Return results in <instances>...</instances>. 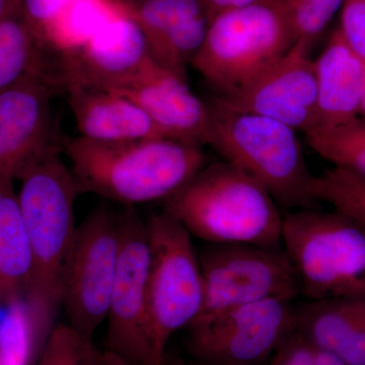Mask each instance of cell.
I'll return each mask as SVG.
<instances>
[{
  "label": "cell",
  "instance_id": "1",
  "mask_svg": "<svg viewBox=\"0 0 365 365\" xmlns=\"http://www.w3.org/2000/svg\"><path fill=\"white\" fill-rule=\"evenodd\" d=\"M62 143L34 160L16 179L33 268L25 294L39 345H44L61 309L62 279L76 235L74 202L78 192L62 158Z\"/></svg>",
  "mask_w": 365,
  "mask_h": 365
},
{
  "label": "cell",
  "instance_id": "2",
  "mask_svg": "<svg viewBox=\"0 0 365 365\" xmlns=\"http://www.w3.org/2000/svg\"><path fill=\"white\" fill-rule=\"evenodd\" d=\"M62 150L78 194L125 207L167 200L205 165L202 148L169 138L102 143L64 137Z\"/></svg>",
  "mask_w": 365,
  "mask_h": 365
},
{
  "label": "cell",
  "instance_id": "3",
  "mask_svg": "<svg viewBox=\"0 0 365 365\" xmlns=\"http://www.w3.org/2000/svg\"><path fill=\"white\" fill-rule=\"evenodd\" d=\"M267 189L227 162L204 165L165 200L189 234L211 245L281 248L283 216Z\"/></svg>",
  "mask_w": 365,
  "mask_h": 365
},
{
  "label": "cell",
  "instance_id": "4",
  "mask_svg": "<svg viewBox=\"0 0 365 365\" xmlns=\"http://www.w3.org/2000/svg\"><path fill=\"white\" fill-rule=\"evenodd\" d=\"M208 145L268 190L278 205L316 208L309 173L297 131L271 118L228 107L220 98L206 103Z\"/></svg>",
  "mask_w": 365,
  "mask_h": 365
},
{
  "label": "cell",
  "instance_id": "5",
  "mask_svg": "<svg viewBox=\"0 0 365 365\" xmlns=\"http://www.w3.org/2000/svg\"><path fill=\"white\" fill-rule=\"evenodd\" d=\"M282 246L309 300L365 297V227L339 211L283 216Z\"/></svg>",
  "mask_w": 365,
  "mask_h": 365
},
{
  "label": "cell",
  "instance_id": "6",
  "mask_svg": "<svg viewBox=\"0 0 365 365\" xmlns=\"http://www.w3.org/2000/svg\"><path fill=\"white\" fill-rule=\"evenodd\" d=\"M295 43L281 0H260L210 21L192 62L204 79L232 97L285 55Z\"/></svg>",
  "mask_w": 365,
  "mask_h": 365
},
{
  "label": "cell",
  "instance_id": "7",
  "mask_svg": "<svg viewBox=\"0 0 365 365\" xmlns=\"http://www.w3.org/2000/svg\"><path fill=\"white\" fill-rule=\"evenodd\" d=\"M150 246L148 318L153 365H163L168 343L200 314L203 277L191 235L167 211L145 220Z\"/></svg>",
  "mask_w": 365,
  "mask_h": 365
},
{
  "label": "cell",
  "instance_id": "8",
  "mask_svg": "<svg viewBox=\"0 0 365 365\" xmlns=\"http://www.w3.org/2000/svg\"><path fill=\"white\" fill-rule=\"evenodd\" d=\"M119 250L118 212L98 206L76 227L62 279L61 309L88 339L107 321Z\"/></svg>",
  "mask_w": 365,
  "mask_h": 365
},
{
  "label": "cell",
  "instance_id": "9",
  "mask_svg": "<svg viewBox=\"0 0 365 365\" xmlns=\"http://www.w3.org/2000/svg\"><path fill=\"white\" fill-rule=\"evenodd\" d=\"M199 261L204 295L198 317L268 299L294 302L302 295L299 276L284 249L211 245L199 254Z\"/></svg>",
  "mask_w": 365,
  "mask_h": 365
},
{
  "label": "cell",
  "instance_id": "10",
  "mask_svg": "<svg viewBox=\"0 0 365 365\" xmlns=\"http://www.w3.org/2000/svg\"><path fill=\"white\" fill-rule=\"evenodd\" d=\"M297 307L268 299L197 317L188 327L190 352L201 364L260 365L297 331Z\"/></svg>",
  "mask_w": 365,
  "mask_h": 365
},
{
  "label": "cell",
  "instance_id": "11",
  "mask_svg": "<svg viewBox=\"0 0 365 365\" xmlns=\"http://www.w3.org/2000/svg\"><path fill=\"white\" fill-rule=\"evenodd\" d=\"M119 259L113 285L106 344L107 351L129 365H153L148 318L150 246L145 220L135 207L118 212Z\"/></svg>",
  "mask_w": 365,
  "mask_h": 365
},
{
  "label": "cell",
  "instance_id": "12",
  "mask_svg": "<svg viewBox=\"0 0 365 365\" xmlns=\"http://www.w3.org/2000/svg\"><path fill=\"white\" fill-rule=\"evenodd\" d=\"M313 45L299 40L267 71L232 97H218L240 111L277 120L295 131L314 128L318 110Z\"/></svg>",
  "mask_w": 365,
  "mask_h": 365
},
{
  "label": "cell",
  "instance_id": "13",
  "mask_svg": "<svg viewBox=\"0 0 365 365\" xmlns=\"http://www.w3.org/2000/svg\"><path fill=\"white\" fill-rule=\"evenodd\" d=\"M62 58L66 90L86 86L112 93L133 86L158 64L131 14L109 21L81 49Z\"/></svg>",
  "mask_w": 365,
  "mask_h": 365
},
{
  "label": "cell",
  "instance_id": "14",
  "mask_svg": "<svg viewBox=\"0 0 365 365\" xmlns=\"http://www.w3.org/2000/svg\"><path fill=\"white\" fill-rule=\"evenodd\" d=\"M59 93L32 78L0 93V175L16 179L48 148L62 143L51 106Z\"/></svg>",
  "mask_w": 365,
  "mask_h": 365
},
{
  "label": "cell",
  "instance_id": "15",
  "mask_svg": "<svg viewBox=\"0 0 365 365\" xmlns=\"http://www.w3.org/2000/svg\"><path fill=\"white\" fill-rule=\"evenodd\" d=\"M118 95L138 105L165 138L202 148L208 144V106L196 97L186 79L157 64L133 86Z\"/></svg>",
  "mask_w": 365,
  "mask_h": 365
},
{
  "label": "cell",
  "instance_id": "16",
  "mask_svg": "<svg viewBox=\"0 0 365 365\" xmlns=\"http://www.w3.org/2000/svg\"><path fill=\"white\" fill-rule=\"evenodd\" d=\"M79 136L102 143L165 138L145 112L129 98L86 86L66 91Z\"/></svg>",
  "mask_w": 365,
  "mask_h": 365
},
{
  "label": "cell",
  "instance_id": "17",
  "mask_svg": "<svg viewBox=\"0 0 365 365\" xmlns=\"http://www.w3.org/2000/svg\"><path fill=\"white\" fill-rule=\"evenodd\" d=\"M314 69L318 86L314 127L336 126L359 118L364 63L346 44L339 29L314 60Z\"/></svg>",
  "mask_w": 365,
  "mask_h": 365
},
{
  "label": "cell",
  "instance_id": "18",
  "mask_svg": "<svg viewBox=\"0 0 365 365\" xmlns=\"http://www.w3.org/2000/svg\"><path fill=\"white\" fill-rule=\"evenodd\" d=\"M28 78L66 93L61 55L41 44L24 19L19 4L0 21V93Z\"/></svg>",
  "mask_w": 365,
  "mask_h": 365
},
{
  "label": "cell",
  "instance_id": "19",
  "mask_svg": "<svg viewBox=\"0 0 365 365\" xmlns=\"http://www.w3.org/2000/svg\"><path fill=\"white\" fill-rule=\"evenodd\" d=\"M13 175H0V295L6 304L21 299L30 283L32 250Z\"/></svg>",
  "mask_w": 365,
  "mask_h": 365
},
{
  "label": "cell",
  "instance_id": "20",
  "mask_svg": "<svg viewBox=\"0 0 365 365\" xmlns=\"http://www.w3.org/2000/svg\"><path fill=\"white\" fill-rule=\"evenodd\" d=\"M130 14L122 0H72L37 35L46 49L68 55L85 46L109 21Z\"/></svg>",
  "mask_w": 365,
  "mask_h": 365
},
{
  "label": "cell",
  "instance_id": "21",
  "mask_svg": "<svg viewBox=\"0 0 365 365\" xmlns=\"http://www.w3.org/2000/svg\"><path fill=\"white\" fill-rule=\"evenodd\" d=\"M297 332L314 347L338 355L365 318V297L309 300L297 307Z\"/></svg>",
  "mask_w": 365,
  "mask_h": 365
},
{
  "label": "cell",
  "instance_id": "22",
  "mask_svg": "<svg viewBox=\"0 0 365 365\" xmlns=\"http://www.w3.org/2000/svg\"><path fill=\"white\" fill-rule=\"evenodd\" d=\"M304 134L319 157L334 167L365 177V122L360 118L336 126L314 127Z\"/></svg>",
  "mask_w": 365,
  "mask_h": 365
},
{
  "label": "cell",
  "instance_id": "23",
  "mask_svg": "<svg viewBox=\"0 0 365 365\" xmlns=\"http://www.w3.org/2000/svg\"><path fill=\"white\" fill-rule=\"evenodd\" d=\"M309 194L365 227V177L334 167L314 176Z\"/></svg>",
  "mask_w": 365,
  "mask_h": 365
},
{
  "label": "cell",
  "instance_id": "24",
  "mask_svg": "<svg viewBox=\"0 0 365 365\" xmlns=\"http://www.w3.org/2000/svg\"><path fill=\"white\" fill-rule=\"evenodd\" d=\"M35 346L39 345L26 302L14 299L0 321V364L29 365Z\"/></svg>",
  "mask_w": 365,
  "mask_h": 365
},
{
  "label": "cell",
  "instance_id": "25",
  "mask_svg": "<svg viewBox=\"0 0 365 365\" xmlns=\"http://www.w3.org/2000/svg\"><path fill=\"white\" fill-rule=\"evenodd\" d=\"M129 7L148 45L180 24L207 14L201 0H148Z\"/></svg>",
  "mask_w": 365,
  "mask_h": 365
},
{
  "label": "cell",
  "instance_id": "26",
  "mask_svg": "<svg viewBox=\"0 0 365 365\" xmlns=\"http://www.w3.org/2000/svg\"><path fill=\"white\" fill-rule=\"evenodd\" d=\"M39 365H109L107 351H101L67 324L52 329L42 348Z\"/></svg>",
  "mask_w": 365,
  "mask_h": 365
},
{
  "label": "cell",
  "instance_id": "27",
  "mask_svg": "<svg viewBox=\"0 0 365 365\" xmlns=\"http://www.w3.org/2000/svg\"><path fill=\"white\" fill-rule=\"evenodd\" d=\"M345 0H281L294 41L314 45L342 9Z\"/></svg>",
  "mask_w": 365,
  "mask_h": 365
},
{
  "label": "cell",
  "instance_id": "28",
  "mask_svg": "<svg viewBox=\"0 0 365 365\" xmlns=\"http://www.w3.org/2000/svg\"><path fill=\"white\" fill-rule=\"evenodd\" d=\"M339 30L346 44L365 63V0H345Z\"/></svg>",
  "mask_w": 365,
  "mask_h": 365
},
{
  "label": "cell",
  "instance_id": "29",
  "mask_svg": "<svg viewBox=\"0 0 365 365\" xmlns=\"http://www.w3.org/2000/svg\"><path fill=\"white\" fill-rule=\"evenodd\" d=\"M271 365H319L317 349L297 331L271 357Z\"/></svg>",
  "mask_w": 365,
  "mask_h": 365
},
{
  "label": "cell",
  "instance_id": "30",
  "mask_svg": "<svg viewBox=\"0 0 365 365\" xmlns=\"http://www.w3.org/2000/svg\"><path fill=\"white\" fill-rule=\"evenodd\" d=\"M71 1L72 0H19V4L24 19L37 37L42 29Z\"/></svg>",
  "mask_w": 365,
  "mask_h": 365
},
{
  "label": "cell",
  "instance_id": "31",
  "mask_svg": "<svg viewBox=\"0 0 365 365\" xmlns=\"http://www.w3.org/2000/svg\"><path fill=\"white\" fill-rule=\"evenodd\" d=\"M338 356L347 365H365V318Z\"/></svg>",
  "mask_w": 365,
  "mask_h": 365
},
{
  "label": "cell",
  "instance_id": "32",
  "mask_svg": "<svg viewBox=\"0 0 365 365\" xmlns=\"http://www.w3.org/2000/svg\"><path fill=\"white\" fill-rule=\"evenodd\" d=\"M201 1H202L206 14L211 21L218 14L248 6L250 4L260 1V0H201Z\"/></svg>",
  "mask_w": 365,
  "mask_h": 365
},
{
  "label": "cell",
  "instance_id": "33",
  "mask_svg": "<svg viewBox=\"0 0 365 365\" xmlns=\"http://www.w3.org/2000/svg\"><path fill=\"white\" fill-rule=\"evenodd\" d=\"M18 6L19 0H0V21L4 20Z\"/></svg>",
  "mask_w": 365,
  "mask_h": 365
},
{
  "label": "cell",
  "instance_id": "34",
  "mask_svg": "<svg viewBox=\"0 0 365 365\" xmlns=\"http://www.w3.org/2000/svg\"><path fill=\"white\" fill-rule=\"evenodd\" d=\"M163 365H188L178 355L165 354Z\"/></svg>",
  "mask_w": 365,
  "mask_h": 365
},
{
  "label": "cell",
  "instance_id": "35",
  "mask_svg": "<svg viewBox=\"0 0 365 365\" xmlns=\"http://www.w3.org/2000/svg\"><path fill=\"white\" fill-rule=\"evenodd\" d=\"M359 118L365 122V63L364 74V88H362L361 103H360Z\"/></svg>",
  "mask_w": 365,
  "mask_h": 365
},
{
  "label": "cell",
  "instance_id": "36",
  "mask_svg": "<svg viewBox=\"0 0 365 365\" xmlns=\"http://www.w3.org/2000/svg\"><path fill=\"white\" fill-rule=\"evenodd\" d=\"M107 351V350H106ZM108 354V360H109V365H129L120 359V357L116 356V355L113 354V353L107 351Z\"/></svg>",
  "mask_w": 365,
  "mask_h": 365
},
{
  "label": "cell",
  "instance_id": "37",
  "mask_svg": "<svg viewBox=\"0 0 365 365\" xmlns=\"http://www.w3.org/2000/svg\"><path fill=\"white\" fill-rule=\"evenodd\" d=\"M125 4L128 6H137V4H143V2L148 1V0H123Z\"/></svg>",
  "mask_w": 365,
  "mask_h": 365
},
{
  "label": "cell",
  "instance_id": "38",
  "mask_svg": "<svg viewBox=\"0 0 365 365\" xmlns=\"http://www.w3.org/2000/svg\"><path fill=\"white\" fill-rule=\"evenodd\" d=\"M194 365H213V364H201V362H199V364H194Z\"/></svg>",
  "mask_w": 365,
  "mask_h": 365
},
{
  "label": "cell",
  "instance_id": "39",
  "mask_svg": "<svg viewBox=\"0 0 365 365\" xmlns=\"http://www.w3.org/2000/svg\"><path fill=\"white\" fill-rule=\"evenodd\" d=\"M0 365H1V364H0Z\"/></svg>",
  "mask_w": 365,
  "mask_h": 365
}]
</instances>
